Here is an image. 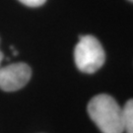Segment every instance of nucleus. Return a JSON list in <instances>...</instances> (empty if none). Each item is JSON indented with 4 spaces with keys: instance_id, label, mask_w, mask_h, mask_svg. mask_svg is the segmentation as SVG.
Here are the masks:
<instances>
[{
    "instance_id": "nucleus-1",
    "label": "nucleus",
    "mask_w": 133,
    "mask_h": 133,
    "mask_svg": "<svg viewBox=\"0 0 133 133\" xmlns=\"http://www.w3.org/2000/svg\"><path fill=\"white\" fill-rule=\"evenodd\" d=\"M88 114L102 133H123L122 108L111 96L100 94L88 104Z\"/></svg>"
},
{
    "instance_id": "nucleus-2",
    "label": "nucleus",
    "mask_w": 133,
    "mask_h": 133,
    "mask_svg": "<svg viewBox=\"0 0 133 133\" xmlns=\"http://www.w3.org/2000/svg\"><path fill=\"white\" fill-rule=\"evenodd\" d=\"M74 59L81 72L92 74L105 61V53L101 43L93 36H82L74 50Z\"/></svg>"
},
{
    "instance_id": "nucleus-3",
    "label": "nucleus",
    "mask_w": 133,
    "mask_h": 133,
    "mask_svg": "<svg viewBox=\"0 0 133 133\" xmlns=\"http://www.w3.org/2000/svg\"><path fill=\"white\" fill-rule=\"evenodd\" d=\"M32 70L23 62L0 67V89L5 92H15L28 84Z\"/></svg>"
},
{
    "instance_id": "nucleus-4",
    "label": "nucleus",
    "mask_w": 133,
    "mask_h": 133,
    "mask_svg": "<svg viewBox=\"0 0 133 133\" xmlns=\"http://www.w3.org/2000/svg\"><path fill=\"white\" fill-rule=\"evenodd\" d=\"M123 132L133 133V99L127 101L122 108Z\"/></svg>"
},
{
    "instance_id": "nucleus-5",
    "label": "nucleus",
    "mask_w": 133,
    "mask_h": 133,
    "mask_svg": "<svg viewBox=\"0 0 133 133\" xmlns=\"http://www.w3.org/2000/svg\"><path fill=\"white\" fill-rule=\"evenodd\" d=\"M19 1L29 7H38L42 6L46 0H19Z\"/></svg>"
},
{
    "instance_id": "nucleus-6",
    "label": "nucleus",
    "mask_w": 133,
    "mask_h": 133,
    "mask_svg": "<svg viewBox=\"0 0 133 133\" xmlns=\"http://www.w3.org/2000/svg\"><path fill=\"white\" fill-rule=\"evenodd\" d=\"M3 57H4V55H3L2 51L0 50V67H1V62H2V60H3Z\"/></svg>"
},
{
    "instance_id": "nucleus-7",
    "label": "nucleus",
    "mask_w": 133,
    "mask_h": 133,
    "mask_svg": "<svg viewBox=\"0 0 133 133\" xmlns=\"http://www.w3.org/2000/svg\"><path fill=\"white\" fill-rule=\"evenodd\" d=\"M129 1H131V2H133V0H129Z\"/></svg>"
}]
</instances>
